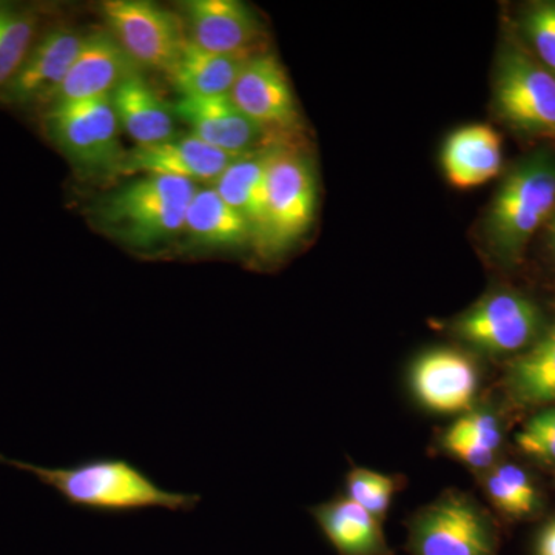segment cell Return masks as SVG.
Here are the masks:
<instances>
[{"mask_svg":"<svg viewBox=\"0 0 555 555\" xmlns=\"http://www.w3.org/2000/svg\"><path fill=\"white\" fill-rule=\"evenodd\" d=\"M0 465L33 474L68 503L105 514H129L142 509L189 513L201 496L160 488L133 463L124 459H93L68 467H43L0 454Z\"/></svg>","mask_w":555,"mask_h":555,"instance_id":"6da1fadb","label":"cell"},{"mask_svg":"<svg viewBox=\"0 0 555 555\" xmlns=\"http://www.w3.org/2000/svg\"><path fill=\"white\" fill-rule=\"evenodd\" d=\"M555 214V150L537 149L518 160L500 185L486 217L489 247L513 264L543 222Z\"/></svg>","mask_w":555,"mask_h":555,"instance_id":"7a4b0ae2","label":"cell"},{"mask_svg":"<svg viewBox=\"0 0 555 555\" xmlns=\"http://www.w3.org/2000/svg\"><path fill=\"white\" fill-rule=\"evenodd\" d=\"M195 182L170 177H144L104 201L105 228L133 246H152L184 229Z\"/></svg>","mask_w":555,"mask_h":555,"instance_id":"3957f363","label":"cell"},{"mask_svg":"<svg viewBox=\"0 0 555 555\" xmlns=\"http://www.w3.org/2000/svg\"><path fill=\"white\" fill-rule=\"evenodd\" d=\"M494 108L518 133L555 139L554 75L516 40L503 43L496 60Z\"/></svg>","mask_w":555,"mask_h":555,"instance_id":"277c9868","label":"cell"},{"mask_svg":"<svg viewBox=\"0 0 555 555\" xmlns=\"http://www.w3.org/2000/svg\"><path fill=\"white\" fill-rule=\"evenodd\" d=\"M317 210V178L297 150H270L266 214L258 236L270 251L297 243L312 225Z\"/></svg>","mask_w":555,"mask_h":555,"instance_id":"5b68a950","label":"cell"},{"mask_svg":"<svg viewBox=\"0 0 555 555\" xmlns=\"http://www.w3.org/2000/svg\"><path fill=\"white\" fill-rule=\"evenodd\" d=\"M46 129L57 147L86 169H118L122 153L112 96L50 105Z\"/></svg>","mask_w":555,"mask_h":555,"instance_id":"8992f818","label":"cell"},{"mask_svg":"<svg viewBox=\"0 0 555 555\" xmlns=\"http://www.w3.org/2000/svg\"><path fill=\"white\" fill-rule=\"evenodd\" d=\"M415 555H495L494 532L481 507L460 492H447L411 524Z\"/></svg>","mask_w":555,"mask_h":555,"instance_id":"52a82bcc","label":"cell"},{"mask_svg":"<svg viewBox=\"0 0 555 555\" xmlns=\"http://www.w3.org/2000/svg\"><path fill=\"white\" fill-rule=\"evenodd\" d=\"M452 328L456 337L480 352L507 356L534 345L542 335V313L524 295L495 292L456 318Z\"/></svg>","mask_w":555,"mask_h":555,"instance_id":"ba28073f","label":"cell"},{"mask_svg":"<svg viewBox=\"0 0 555 555\" xmlns=\"http://www.w3.org/2000/svg\"><path fill=\"white\" fill-rule=\"evenodd\" d=\"M102 11L115 39L133 64L170 73L185 39L169 11L141 0H109L104 2Z\"/></svg>","mask_w":555,"mask_h":555,"instance_id":"9c48e42d","label":"cell"},{"mask_svg":"<svg viewBox=\"0 0 555 555\" xmlns=\"http://www.w3.org/2000/svg\"><path fill=\"white\" fill-rule=\"evenodd\" d=\"M82 43V36L72 28L57 27L46 33L36 40L14 78L0 90V100L9 105L49 104Z\"/></svg>","mask_w":555,"mask_h":555,"instance_id":"30bf717a","label":"cell"},{"mask_svg":"<svg viewBox=\"0 0 555 555\" xmlns=\"http://www.w3.org/2000/svg\"><path fill=\"white\" fill-rule=\"evenodd\" d=\"M240 156L211 147L199 138H173L163 144L145 145L127 153L116 173L133 177H170L188 181H217Z\"/></svg>","mask_w":555,"mask_h":555,"instance_id":"8fae6325","label":"cell"},{"mask_svg":"<svg viewBox=\"0 0 555 555\" xmlns=\"http://www.w3.org/2000/svg\"><path fill=\"white\" fill-rule=\"evenodd\" d=\"M230 100L262 129L288 130L298 113L286 73L272 54H257L241 69Z\"/></svg>","mask_w":555,"mask_h":555,"instance_id":"7c38bea8","label":"cell"},{"mask_svg":"<svg viewBox=\"0 0 555 555\" xmlns=\"http://www.w3.org/2000/svg\"><path fill=\"white\" fill-rule=\"evenodd\" d=\"M178 118L192 129L193 137L233 156L275 147L266 144L269 131L247 118L229 94L215 98H181L175 107Z\"/></svg>","mask_w":555,"mask_h":555,"instance_id":"4fadbf2b","label":"cell"},{"mask_svg":"<svg viewBox=\"0 0 555 555\" xmlns=\"http://www.w3.org/2000/svg\"><path fill=\"white\" fill-rule=\"evenodd\" d=\"M411 386L423 406L437 414H460L473 406L478 389L476 364L454 349H436L415 361Z\"/></svg>","mask_w":555,"mask_h":555,"instance_id":"5bb4252c","label":"cell"},{"mask_svg":"<svg viewBox=\"0 0 555 555\" xmlns=\"http://www.w3.org/2000/svg\"><path fill=\"white\" fill-rule=\"evenodd\" d=\"M133 72V62L115 36L93 33L83 38L78 57L47 105L112 96L113 91Z\"/></svg>","mask_w":555,"mask_h":555,"instance_id":"9a60e30c","label":"cell"},{"mask_svg":"<svg viewBox=\"0 0 555 555\" xmlns=\"http://www.w3.org/2000/svg\"><path fill=\"white\" fill-rule=\"evenodd\" d=\"M192 42L210 53L251 57L259 36L257 17L238 0H192L185 3Z\"/></svg>","mask_w":555,"mask_h":555,"instance_id":"2e32d148","label":"cell"},{"mask_svg":"<svg viewBox=\"0 0 555 555\" xmlns=\"http://www.w3.org/2000/svg\"><path fill=\"white\" fill-rule=\"evenodd\" d=\"M441 164L455 189L480 188L502 170V138L486 124L462 127L444 142Z\"/></svg>","mask_w":555,"mask_h":555,"instance_id":"e0dca14e","label":"cell"},{"mask_svg":"<svg viewBox=\"0 0 555 555\" xmlns=\"http://www.w3.org/2000/svg\"><path fill=\"white\" fill-rule=\"evenodd\" d=\"M112 104L118 122L138 142V147L163 144L175 138L169 108L137 72L113 91Z\"/></svg>","mask_w":555,"mask_h":555,"instance_id":"ac0fdd59","label":"cell"},{"mask_svg":"<svg viewBox=\"0 0 555 555\" xmlns=\"http://www.w3.org/2000/svg\"><path fill=\"white\" fill-rule=\"evenodd\" d=\"M248 60L210 53L192 40H185L184 49L169 75L182 98L225 96L232 91Z\"/></svg>","mask_w":555,"mask_h":555,"instance_id":"d6986e66","label":"cell"},{"mask_svg":"<svg viewBox=\"0 0 555 555\" xmlns=\"http://www.w3.org/2000/svg\"><path fill=\"white\" fill-rule=\"evenodd\" d=\"M313 517L343 555H386L379 520L350 499L335 500L313 507Z\"/></svg>","mask_w":555,"mask_h":555,"instance_id":"ffe728a7","label":"cell"},{"mask_svg":"<svg viewBox=\"0 0 555 555\" xmlns=\"http://www.w3.org/2000/svg\"><path fill=\"white\" fill-rule=\"evenodd\" d=\"M270 149L258 150L233 160L215 181V190L233 210L247 219L258 235L264 221Z\"/></svg>","mask_w":555,"mask_h":555,"instance_id":"44dd1931","label":"cell"},{"mask_svg":"<svg viewBox=\"0 0 555 555\" xmlns=\"http://www.w3.org/2000/svg\"><path fill=\"white\" fill-rule=\"evenodd\" d=\"M184 229L206 246L233 247L246 243L254 229L215 189L196 192L190 201Z\"/></svg>","mask_w":555,"mask_h":555,"instance_id":"7402d4cb","label":"cell"},{"mask_svg":"<svg viewBox=\"0 0 555 555\" xmlns=\"http://www.w3.org/2000/svg\"><path fill=\"white\" fill-rule=\"evenodd\" d=\"M507 385L518 403H555V321L511 364Z\"/></svg>","mask_w":555,"mask_h":555,"instance_id":"603a6c76","label":"cell"},{"mask_svg":"<svg viewBox=\"0 0 555 555\" xmlns=\"http://www.w3.org/2000/svg\"><path fill=\"white\" fill-rule=\"evenodd\" d=\"M38 17L30 10L0 3V90L16 75L36 42Z\"/></svg>","mask_w":555,"mask_h":555,"instance_id":"cb8c5ba5","label":"cell"},{"mask_svg":"<svg viewBox=\"0 0 555 555\" xmlns=\"http://www.w3.org/2000/svg\"><path fill=\"white\" fill-rule=\"evenodd\" d=\"M486 492L496 509L509 517L529 516L539 506L534 483L518 466L503 465L492 470L486 478Z\"/></svg>","mask_w":555,"mask_h":555,"instance_id":"d4e9b609","label":"cell"},{"mask_svg":"<svg viewBox=\"0 0 555 555\" xmlns=\"http://www.w3.org/2000/svg\"><path fill=\"white\" fill-rule=\"evenodd\" d=\"M528 50L555 78V2L535 3L521 20Z\"/></svg>","mask_w":555,"mask_h":555,"instance_id":"484cf974","label":"cell"},{"mask_svg":"<svg viewBox=\"0 0 555 555\" xmlns=\"http://www.w3.org/2000/svg\"><path fill=\"white\" fill-rule=\"evenodd\" d=\"M349 499L382 521L392 503L397 483L392 477L369 469H356L347 478Z\"/></svg>","mask_w":555,"mask_h":555,"instance_id":"4316f807","label":"cell"},{"mask_svg":"<svg viewBox=\"0 0 555 555\" xmlns=\"http://www.w3.org/2000/svg\"><path fill=\"white\" fill-rule=\"evenodd\" d=\"M516 443L526 455L555 465V408L532 416L517 434Z\"/></svg>","mask_w":555,"mask_h":555,"instance_id":"83f0119b","label":"cell"},{"mask_svg":"<svg viewBox=\"0 0 555 555\" xmlns=\"http://www.w3.org/2000/svg\"><path fill=\"white\" fill-rule=\"evenodd\" d=\"M451 427L473 438L478 444L494 454L499 452L500 444H502V429H500L495 416L489 412H470V414L460 416Z\"/></svg>","mask_w":555,"mask_h":555,"instance_id":"f1b7e54d","label":"cell"},{"mask_svg":"<svg viewBox=\"0 0 555 555\" xmlns=\"http://www.w3.org/2000/svg\"><path fill=\"white\" fill-rule=\"evenodd\" d=\"M441 444L449 454L456 456L460 462L466 463L470 467H477V469L491 466L495 459L494 452L481 447L465 434L459 433L454 427H449L447 434L441 438Z\"/></svg>","mask_w":555,"mask_h":555,"instance_id":"f546056e","label":"cell"},{"mask_svg":"<svg viewBox=\"0 0 555 555\" xmlns=\"http://www.w3.org/2000/svg\"><path fill=\"white\" fill-rule=\"evenodd\" d=\"M537 555H555V521L547 525L540 534Z\"/></svg>","mask_w":555,"mask_h":555,"instance_id":"4dcf8cb0","label":"cell"},{"mask_svg":"<svg viewBox=\"0 0 555 555\" xmlns=\"http://www.w3.org/2000/svg\"><path fill=\"white\" fill-rule=\"evenodd\" d=\"M551 244H553V248L555 251V214H554L553 222H551Z\"/></svg>","mask_w":555,"mask_h":555,"instance_id":"1f68e13d","label":"cell"}]
</instances>
